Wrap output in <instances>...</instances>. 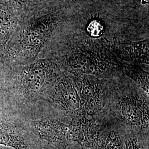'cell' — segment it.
I'll return each mask as SVG.
<instances>
[{
  "label": "cell",
  "mask_w": 149,
  "mask_h": 149,
  "mask_svg": "<svg viewBox=\"0 0 149 149\" xmlns=\"http://www.w3.org/2000/svg\"><path fill=\"white\" fill-rule=\"evenodd\" d=\"M63 74L50 57L21 65L0 63V102L17 113L48 106L54 86Z\"/></svg>",
  "instance_id": "obj_1"
},
{
  "label": "cell",
  "mask_w": 149,
  "mask_h": 149,
  "mask_svg": "<svg viewBox=\"0 0 149 149\" xmlns=\"http://www.w3.org/2000/svg\"><path fill=\"white\" fill-rule=\"evenodd\" d=\"M63 44L48 45L44 50L47 53L45 57L54 59L65 73L107 79L121 70L118 59L112 53L108 44L103 41L76 34Z\"/></svg>",
  "instance_id": "obj_2"
},
{
  "label": "cell",
  "mask_w": 149,
  "mask_h": 149,
  "mask_svg": "<svg viewBox=\"0 0 149 149\" xmlns=\"http://www.w3.org/2000/svg\"><path fill=\"white\" fill-rule=\"evenodd\" d=\"M64 17V9L53 8L19 22L0 57V63L21 65L37 59L53 39Z\"/></svg>",
  "instance_id": "obj_3"
},
{
  "label": "cell",
  "mask_w": 149,
  "mask_h": 149,
  "mask_svg": "<svg viewBox=\"0 0 149 149\" xmlns=\"http://www.w3.org/2000/svg\"><path fill=\"white\" fill-rule=\"evenodd\" d=\"M111 108L119 122L136 133H148L149 99L136 89L118 86L110 89Z\"/></svg>",
  "instance_id": "obj_4"
},
{
  "label": "cell",
  "mask_w": 149,
  "mask_h": 149,
  "mask_svg": "<svg viewBox=\"0 0 149 149\" xmlns=\"http://www.w3.org/2000/svg\"><path fill=\"white\" fill-rule=\"evenodd\" d=\"M40 142L17 113L0 102V145L13 149H43Z\"/></svg>",
  "instance_id": "obj_5"
},
{
  "label": "cell",
  "mask_w": 149,
  "mask_h": 149,
  "mask_svg": "<svg viewBox=\"0 0 149 149\" xmlns=\"http://www.w3.org/2000/svg\"><path fill=\"white\" fill-rule=\"evenodd\" d=\"M72 76L86 113L91 116L102 109L110 91L104 79L87 74Z\"/></svg>",
  "instance_id": "obj_6"
},
{
  "label": "cell",
  "mask_w": 149,
  "mask_h": 149,
  "mask_svg": "<svg viewBox=\"0 0 149 149\" xmlns=\"http://www.w3.org/2000/svg\"><path fill=\"white\" fill-rule=\"evenodd\" d=\"M48 106L67 112L73 118L86 113L71 75L64 72L56 81L49 97Z\"/></svg>",
  "instance_id": "obj_7"
},
{
  "label": "cell",
  "mask_w": 149,
  "mask_h": 149,
  "mask_svg": "<svg viewBox=\"0 0 149 149\" xmlns=\"http://www.w3.org/2000/svg\"><path fill=\"white\" fill-rule=\"evenodd\" d=\"M69 125L72 142L93 149L102 129L92 116L84 113L74 118Z\"/></svg>",
  "instance_id": "obj_8"
},
{
  "label": "cell",
  "mask_w": 149,
  "mask_h": 149,
  "mask_svg": "<svg viewBox=\"0 0 149 149\" xmlns=\"http://www.w3.org/2000/svg\"><path fill=\"white\" fill-rule=\"evenodd\" d=\"M149 39L136 42L114 40L109 42L112 53L119 60L130 64H149Z\"/></svg>",
  "instance_id": "obj_9"
},
{
  "label": "cell",
  "mask_w": 149,
  "mask_h": 149,
  "mask_svg": "<svg viewBox=\"0 0 149 149\" xmlns=\"http://www.w3.org/2000/svg\"><path fill=\"white\" fill-rule=\"evenodd\" d=\"M19 22L9 2L2 1L0 4V57L5 51Z\"/></svg>",
  "instance_id": "obj_10"
},
{
  "label": "cell",
  "mask_w": 149,
  "mask_h": 149,
  "mask_svg": "<svg viewBox=\"0 0 149 149\" xmlns=\"http://www.w3.org/2000/svg\"><path fill=\"white\" fill-rule=\"evenodd\" d=\"M19 22L38 16L54 8L53 0H8Z\"/></svg>",
  "instance_id": "obj_11"
},
{
  "label": "cell",
  "mask_w": 149,
  "mask_h": 149,
  "mask_svg": "<svg viewBox=\"0 0 149 149\" xmlns=\"http://www.w3.org/2000/svg\"><path fill=\"white\" fill-rule=\"evenodd\" d=\"M93 149H125L124 138L116 129H102Z\"/></svg>",
  "instance_id": "obj_12"
},
{
  "label": "cell",
  "mask_w": 149,
  "mask_h": 149,
  "mask_svg": "<svg viewBox=\"0 0 149 149\" xmlns=\"http://www.w3.org/2000/svg\"><path fill=\"white\" fill-rule=\"evenodd\" d=\"M121 71L124 72L149 95V72L133 65L122 63L119 60Z\"/></svg>",
  "instance_id": "obj_13"
},
{
  "label": "cell",
  "mask_w": 149,
  "mask_h": 149,
  "mask_svg": "<svg viewBox=\"0 0 149 149\" xmlns=\"http://www.w3.org/2000/svg\"><path fill=\"white\" fill-rule=\"evenodd\" d=\"M144 133L130 131L124 136L125 149H149L148 138Z\"/></svg>",
  "instance_id": "obj_14"
},
{
  "label": "cell",
  "mask_w": 149,
  "mask_h": 149,
  "mask_svg": "<svg viewBox=\"0 0 149 149\" xmlns=\"http://www.w3.org/2000/svg\"><path fill=\"white\" fill-rule=\"evenodd\" d=\"M88 0H53L54 8L65 9L85 2Z\"/></svg>",
  "instance_id": "obj_15"
},
{
  "label": "cell",
  "mask_w": 149,
  "mask_h": 149,
  "mask_svg": "<svg viewBox=\"0 0 149 149\" xmlns=\"http://www.w3.org/2000/svg\"><path fill=\"white\" fill-rule=\"evenodd\" d=\"M102 26L99 22L97 21L92 22L88 27V32L90 33V36L95 38L100 36V34L102 32Z\"/></svg>",
  "instance_id": "obj_16"
},
{
  "label": "cell",
  "mask_w": 149,
  "mask_h": 149,
  "mask_svg": "<svg viewBox=\"0 0 149 149\" xmlns=\"http://www.w3.org/2000/svg\"><path fill=\"white\" fill-rule=\"evenodd\" d=\"M2 1H7V2H8V0H2Z\"/></svg>",
  "instance_id": "obj_17"
},
{
  "label": "cell",
  "mask_w": 149,
  "mask_h": 149,
  "mask_svg": "<svg viewBox=\"0 0 149 149\" xmlns=\"http://www.w3.org/2000/svg\"><path fill=\"white\" fill-rule=\"evenodd\" d=\"M1 1H2V0H0V4H1Z\"/></svg>",
  "instance_id": "obj_18"
}]
</instances>
